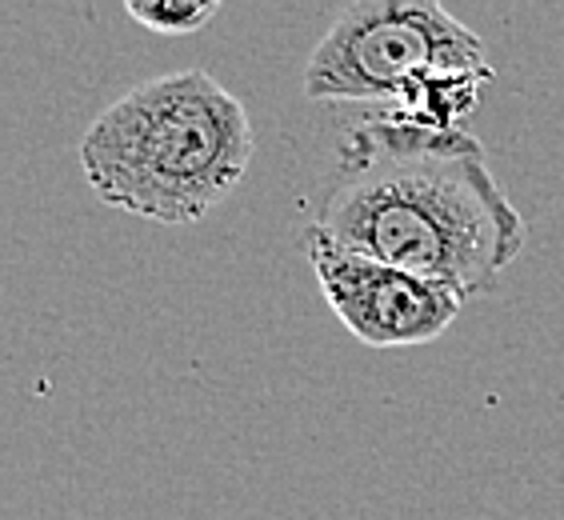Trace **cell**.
Here are the masks:
<instances>
[{"label": "cell", "instance_id": "7a4b0ae2", "mask_svg": "<svg viewBox=\"0 0 564 520\" xmlns=\"http://www.w3.org/2000/svg\"><path fill=\"white\" fill-rule=\"evenodd\" d=\"M252 156L249 112L205 68L129 88L80 137V173L97 201L169 228L208 217Z\"/></svg>", "mask_w": 564, "mask_h": 520}, {"label": "cell", "instance_id": "5b68a950", "mask_svg": "<svg viewBox=\"0 0 564 520\" xmlns=\"http://www.w3.org/2000/svg\"><path fill=\"white\" fill-rule=\"evenodd\" d=\"M124 12H129V21L144 24L149 33L188 36L200 33L217 17L220 0H129Z\"/></svg>", "mask_w": 564, "mask_h": 520}, {"label": "cell", "instance_id": "6da1fadb", "mask_svg": "<svg viewBox=\"0 0 564 520\" xmlns=\"http://www.w3.org/2000/svg\"><path fill=\"white\" fill-rule=\"evenodd\" d=\"M308 237L392 269L492 293L524 249V217L465 129L369 117L345 132Z\"/></svg>", "mask_w": 564, "mask_h": 520}, {"label": "cell", "instance_id": "277c9868", "mask_svg": "<svg viewBox=\"0 0 564 520\" xmlns=\"http://www.w3.org/2000/svg\"><path fill=\"white\" fill-rule=\"evenodd\" d=\"M304 249H308L316 289L337 313V321L360 345L380 353L429 345L436 336H445L465 308V296L445 281H429L360 252L333 249L313 237H304Z\"/></svg>", "mask_w": 564, "mask_h": 520}, {"label": "cell", "instance_id": "3957f363", "mask_svg": "<svg viewBox=\"0 0 564 520\" xmlns=\"http://www.w3.org/2000/svg\"><path fill=\"white\" fill-rule=\"evenodd\" d=\"M433 73H492L489 48L436 0H357L308 53L304 97L397 105L404 88Z\"/></svg>", "mask_w": 564, "mask_h": 520}]
</instances>
